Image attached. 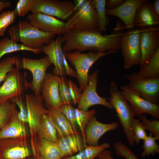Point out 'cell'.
Returning <instances> with one entry per match:
<instances>
[{
	"instance_id": "30bf717a",
	"label": "cell",
	"mask_w": 159,
	"mask_h": 159,
	"mask_svg": "<svg viewBox=\"0 0 159 159\" xmlns=\"http://www.w3.org/2000/svg\"><path fill=\"white\" fill-rule=\"evenodd\" d=\"M99 70L97 69L89 75L87 85L81 93L78 102L79 109L86 111L91 106L101 105L110 109H114L106 98L100 96L97 91Z\"/></svg>"
},
{
	"instance_id": "7bdbcfd3",
	"label": "cell",
	"mask_w": 159,
	"mask_h": 159,
	"mask_svg": "<svg viewBox=\"0 0 159 159\" xmlns=\"http://www.w3.org/2000/svg\"><path fill=\"white\" fill-rule=\"evenodd\" d=\"M69 92L72 102L74 104H78L80 97L81 91L76 85L70 80L68 81Z\"/></svg>"
},
{
	"instance_id": "7402d4cb",
	"label": "cell",
	"mask_w": 159,
	"mask_h": 159,
	"mask_svg": "<svg viewBox=\"0 0 159 159\" xmlns=\"http://www.w3.org/2000/svg\"><path fill=\"white\" fill-rule=\"evenodd\" d=\"M57 143L62 159L75 154L85 147L82 137L78 133L59 138Z\"/></svg>"
},
{
	"instance_id": "f5cc1de1",
	"label": "cell",
	"mask_w": 159,
	"mask_h": 159,
	"mask_svg": "<svg viewBox=\"0 0 159 159\" xmlns=\"http://www.w3.org/2000/svg\"><path fill=\"white\" fill-rule=\"evenodd\" d=\"M26 159H30V158H26Z\"/></svg>"
},
{
	"instance_id": "277c9868",
	"label": "cell",
	"mask_w": 159,
	"mask_h": 159,
	"mask_svg": "<svg viewBox=\"0 0 159 159\" xmlns=\"http://www.w3.org/2000/svg\"><path fill=\"white\" fill-rule=\"evenodd\" d=\"M66 56L75 69V76L79 85L80 89L83 91L86 87L88 80L89 70L92 65L101 57L117 51L110 50L107 52H89L82 53L77 51L66 52L63 49Z\"/></svg>"
},
{
	"instance_id": "f6af8a7d",
	"label": "cell",
	"mask_w": 159,
	"mask_h": 159,
	"mask_svg": "<svg viewBox=\"0 0 159 159\" xmlns=\"http://www.w3.org/2000/svg\"><path fill=\"white\" fill-rule=\"evenodd\" d=\"M85 0H76L75 1L74 3V6L70 11L67 15L66 19L71 16L73 13L75 12L85 2Z\"/></svg>"
},
{
	"instance_id": "44dd1931",
	"label": "cell",
	"mask_w": 159,
	"mask_h": 159,
	"mask_svg": "<svg viewBox=\"0 0 159 159\" xmlns=\"http://www.w3.org/2000/svg\"><path fill=\"white\" fill-rule=\"evenodd\" d=\"M159 24V15L155 12L153 3L146 0L138 8L134 19V26L146 27L155 26Z\"/></svg>"
},
{
	"instance_id": "8fae6325",
	"label": "cell",
	"mask_w": 159,
	"mask_h": 159,
	"mask_svg": "<svg viewBox=\"0 0 159 159\" xmlns=\"http://www.w3.org/2000/svg\"><path fill=\"white\" fill-rule=\"evenodd\" d=\"M27 137L0 139V159H26L31 155Z\"/></svg>"
},
{
	"instance_id": "f1b7e54d",
	"label": "cell",
	"mask_w": 159,
	"mask_h": 159,
	"mask_svg": "<svg viewBox=\"0 0 159 159\" xmlns=\"http://www.w3.org/2000/svg\"><path fill=\"white\" fill-rule=\"evenodd\" d=\"M137 72L145 78L159 77V49L145 64L140 67Z\"/></svg>"
},
{
	"instance_id": "4dcf8cb0",
	"label": "cell",
	"mask_w": 159,
	"mask_h": 159,
	"mask_svg": "<svg viewBox=\"0 0 159 159\" xmlns=\"http://www.w3.org/2000/svg\"><path fill=\"white\" fill-rule=\"evenodd\" d=\"M96 113V110L95 109L85 111L75 108L77 124L81 132L85 146L87 145L85 134L86 126L90 119Z\"/></svg>"
},
{
	"instance_id": "ba28073f",
	"label": "cell",
	"mask_w": 159,
	"mask_h": 159,
	"mask_svg": "<svg viewBox=\"0 0 159 159\" xmlns=\"http://www.w3.org/2000/svg\"><path fill=\"white\" fill-rule=\"evenodd\" d=\"M128 80L127 85L130 89L138 92L141 96L149 102L158 104L159 101V77L147 78L134 72L125 75Z\"/></svg>"
},
{
	"instance_id": "cb8c5ba5",
	"label": "cell",
	"mask_w": 159,
	"mask_h": 159,
	"mask_svg": "<svg viewBox=\"0 0 159 159\" xmlns=\"http://www.w3.org/2000/svg\"><path fill=\"white\" fill-rule=\"evenodd\" d=\"M47 109L57 130L58 138L78 133L74 130L69 121L58 109Z\"/></svg>"
},
{
	"instance_id": "603a6c76",
	"label": "cell",
	"mask_w": 159,
	"mask_h": 159,
	"mask_svg": "<svg viewBox=\"0 0 159 159\" xmlns=\"http://www.w3.org/2000/svg\"><path fill=\"white\" fill-rule=\"evenodd\" d=\"M18 111L16 109L12 113L7 124L0 130V139L28 136L26 124L19 119Z\"/></svg>"
},
{
	"instance_id": "f35d334b",
	"label": "cell",
	"mask_w": 159,
	"mask_h": 159,
	"mask_svg": "<svg viewBox=\"0 0 159 159\" xmlns=\"http://www.w3.org/2000/svg\"><path fill=\"white\" fill-rule=\"evenodd\" d=\"M114 147L116 153L118 156L125 159H139L134 153L120 141L115 142Z\"/></svg>"
},
{
	"instance_id": "d590c367",
	"label": "cell",
	"mask_w": 159,
	"mask_h": 159,
	"mask_svg": "<svg viewBox=\"0 0 159 159\" xmlns=\"http://www.w3.org/2000/svg\"><path fill=\"white\" fill-rule=\"evenodd\" d=\"M17 15L14 9L7 11L0 15V36H3L7 28L15 20Z\"/></svg>"
},
{
	"instance_id": "3957f363",
	"label": "cell",
	"mask_w": 159,
	"mask_h": 159,
	"mask_svg": "<svg viewBox=\"0 0 159 159\" xmlns=\"http://www.w3.org/2000/svg\"><path fill=\"white\" fill-rule=\"evenodd\" d=\"M109 92V102L115 110L129 144L132 146L134 142L132 126L136 112L123 97L114 81L110 82Z\"/></svg>"
},
{
	"instance_id": "d6986e66",
	"label": "cell",
	"mask_w": 159,
	"mask_h": 159,
	"mask_svg": "<svg viewBox=\"0 0 159 159\" xmlns=\"http://www.w3.org/2000/svg\"><path fill=\"white\" fill-rule=\"evenodd\" d=\"M145 0H126L115 8H106L107 15L116 16L124 24L125 27L130 29L134 26V19L136 11Z\"/></svg>"
},
{
	"instance_id": "74e56055",
	"label": "cell",
	"mask_w": 159,
	"mask_h": 159,
	"mask_svg": "<svg viewBox=\"0 0 159 159\" xmlns=\"http://www.w3.org/2000/svg\"><path fill=\"white\" fill-rule=\"evenodd\" d=\"M58 109L69 121L74 130L76 132H78V127L75 116V108L71 105L63 104Z\"/></svg>"
},
{
	"instance_id": "9c48e42d",
	"label": "cell",
	"mask_w": 159,
	"mask_h": 159,
	"mask_svg": "<svg viewBox=\"0 0 159 159\" xmlns=\"http://www.w3.org/2000/svg\"><path fill=\"white\" fill-rule=\"evenodd\" d=\"M21 69L29 71L32 73V80L28 82V88L32 91L34 95L41 96L42 86L46 75L47 70L52 63L47 56L39 59H34L28 57L20 58Z\"/></svg>"
},
{
	"instance_id": "8d00e7d4",
	"label": "cell",
	"mask_w": 159,
	"mask_h": 159,
	"mask_svg": "<svg viewBox=\"0 0 159 159\" xmlns=\"http://www.w3.org/2000/svg\"><path fill=\"white\" fill-rule=\"evenodd\" d=\"M132 127L134 142L138 145L140 140H144L147 136L146 130L142 125L139 119H134Z\"/></svg>"
},
{
	"instance_id": "484cf974",
	"label": "cell",
	"mask_w": 159,
	"mask_h": 159,
	"mask_svg": "<svg viewBox=\"0 0 159 159\" xmlns=\"http://www.w3.org/2000/svg\"><path fill=\"white\" fill-rule=\"evenodd\" d=\"M36 145L39 153L44 159H62L57 143L44 139H38Z\"/></svg>"
},
{
	"instance_id": "ac0fdd59",
	"label": "cell",
	"mask_w": 159,
	"mask_h": 159,
	"mask_svg": "<svg viewBox=\"0 0 159 159\" xmlns=\"http://www.w3.org/2000/svg\"><path fill=\"white\" fill-rule=\"evenodd\" d=\"M141 58L140 66L145 64L159 49V28L155 26L146 27L140 37Z\"/></svg>"
},
{
	"instance_id": "5b68a950",
	"label": "cell",
	"mask_w": 159,
	"mask_h": 159,
	"mask_svg": "<svg viewBox=\"0 0 159 159\" xmlns=\"http://www.w3.org/2000/svg\"><path fill=\"white\" fill-rule=\"evenodd\" d=\"M15 57L13 69L8 73L3 84L0 86V105L13 97L23 95L28 88L27 72L21 71L20 58Z\"/></svg>"
},
{
	"instance_id": "8992f818",
	"label": "cell",
	"mask_w": 159,
	"mask_h": 159,
	"mask_svg": "<svg viewBox=\"0 0 159 159\" xmlns=\"http://www.w3.org/2000/svg\"><path fill=\"white\" fill-rule=\"evenodd\" d=\"M146 27L129 30L124 33L122 37L120 49L124 69L128 70L134 66L140 65L141 58L140 35Z\"/></svg>"
},
{
	"instance_id": "ee69618b",
	"label": "cell",
	"mask_w": 159,
	"mask_h": 159,
	"mask_svg": "<svg viewBox=\"0 0 159 159\" xmlns=\"http://www.w3.org/2000/svg\"><path fill=\"white\" fill-rule=\"evenodd\" d=\"M125 0H108L106 1V7L108 9H113L120 5Z\"/></svg>"
},
{
	"instance_id": "f907efd6",
	"label": "cell",
	"mask_w": 159,
	"mask_h": 159,
	"mask_svg": "<svg viewBox=\"0 0 159 159\" xmlns=\"http://www.w3.org/2000/svg\"><path fill=\"white\" fill-rule=\"evenodd\" d=\"M153 5L155 12L159 15V0H154L153 3Z\"/></svg>"
},
{
	"instance_id": "2e32d148",
	"label": "cell",
	"mask_w": 159,
	"mask_h": 159,
	"mask_svg": "<svg viewBox=\"0 0 159 159\" xmlns=\"http://www.w3.org/2000/svg\"><path fill=\"white\" fill-rule=\"evenodd\" d=\"M27 111L28 123L32 138L36 132L42 116L48 113L41 96L31 94L25 95Z\"/></svg>"
},
{
	"instance_id": "e0dca14e",
	"label": "cell",
	"mask_w": 159,
	"mask_h": 159,
	"mask_svg": "<svg viewBox=\"0 0 159 159\" xmlns=\"http://www.w3.org/2000/svg\"><path fill=\"white\" fill-rule=\"evenodd\" d=\"M59 77L53 74L47 73L42 85L41 96L47 109H58L63 104L59 92Z\"/></svg>"
},
{
	"instance_id": "d4e9b609",
	"label": "cell",
	"mask_w": 159,
	"mask_h": 159,
	"mask_svg": "<svg viewBox=\"0 0 159 159\" xmlns=\"http://www.w3.org/2000/svg\"><path fill=\"white\" fill-rule=\"evenodd\" d=\"M36 134L38 139H44L57 143L58 137L57 131L48 113L42 116Z\"/></svg>"
},
{
	"instance_id": "b9f144b4",
	"label": "cell",
	"mask_w": 159,
	"mask_h": 159,
	"mask_svg": "<svg viewBox=\"0 0 159 159\" xmlns=\"http://www.w3.org/2000/svg\"><path fill=\"white\" fill-rule=\"evenodd\" d=\"M34 0H19L14 9L17 16H24L30 11Z\"/></svg>"
},
{
	"instance_id": "bcb514c9",
	"label": "cell",
	"mask_w": 159,
	"mask_h": 159,
	"mask_svg": "<svg viewBox=\"0 0 159 159\" xmlns=\"http://www.w3.org/2000/svg\"><path fill=\"white\" fill-rule=\"evenodd\" d=\"M64 63L66 74L69 76L75 77V72L69 66L66 60V56L64 58Z\"/></svg>"
},
{
	"instance_id": "9a60e30c",
	"label": "cell",
	"mask_w": 159,
	"mask_h": 159,
	"mask_svg": "<svg viewBox=\"0 0 159 159\" xmlns=\"http://www.w3.org/2000/svg\"><path fill=\"white\" fill-rule=\"evenodd\" d=\"M65 41V35L59 36L55 39H52L48 44L43 45L41 48L42 52L47 55L54 66L53 74L59 77L66 74L64 63L65 55L62 48Z\"/></svg>"
},
{
	"instance_id": "52a82bcc",
	"label": "cell",
	"mask_w": 159,
	"mask_h": 159,
	"mask_svg": "<svg viewBox=\"0 0 159 159\" xmlns=\"http://www.w3.org/2000/svg\"><path fill=\"white\" fill-rule=\"evenodd\" d=\"M92 1L91 0H85L82 5L71 16L66 22L68 31L77 30L100 32L97 13Z\"/></svg>"
},
{
	"instance_id": "7dc6e473",
	"label": "cell",
	"mask_w": 159,
	"mask_h": 159,
	"mask_svg": "<svg viewBox=\"0 0 159 159\" xmlns=\"http://www.w3.org/2000/svg\"><path fill=\"white\" fill-rule=\"evenodd\" d=\"M98 158L99 159H114L112 156L111 152L106 149L104 150Z\"/></svg>"
},
{
	"instance_id": "7a4b0ae2",
	"label": "cell",
	"mask_w": 159,
	"mask_h": 159,
	"mask_svg": "<svg viewBox=\"0 0 159 159\" xmlns=\"http://www.w3.org/2000/svg\"><path fill=\"white\" fill-rule=\"evenodd\" d=\"M10 38L14 41L21 44L31 49L41 48L48 44L54 37L55 34L44 32L32 25L27 20L19 21L9 29Z\"/></svg>"
},
{
	"instance_id": "83f0119b",
	"label": "cell",
	"mask_w": 159,
	"mask_h": 159,
	"mask_svg": "<svg viewBox=\"0 0 159 159\" xmlns=\"http://www.w3.org/2000/svg\"><path fill=\"white\" fill-rule=\"evenodd\" d=\"M110 147L108 143L95 146L87 145L76 154L63 159H95L97 158L104 150Z\"/></svg>"
},
{
	"instance_id": "1f68e13d",
	"label": "cell",
	"mask_w": 159,
	"mask_h": 159,
	"mask_svg": "<svg viewBox=\"0 0 159 159\" xmlns=\"http://www.w3.org/2000/svg\"><path fill=\"white\" fill-rule=\"evenodd\" d=\"M156 140H158L150 133L143 140V151L141 154L143 158L150 155L154 156L159 153V145L156 142Z\"/></svg>"
},
{
	"instance_id": "7c38bea8",
	"label": "cell",
	"mask_w": 159,
	"mask_h": 159,
	"mask_svg": "<svg viewBox=\"0 0 159 159\" xmlns=\"http://www.w3.org/2000/svg\"><path fill=\"white\" fill-rule=\"evenodd\" d=\"M74 6L70 0H34L30 12L40 13L60 20L66 19L67 15Z\"/></svg>"
},
{
	"instance_id": "4fadbf2b",
	"label": "cell",
	"mask_w": 159,
	"mask_h": 159,
	"mask_svg": "<svg viewBox=\"0 0 159 159\" xmlns=\"http://www.w3.org/2000/svg\"><path fill=\"white\" fill-rule=\"evenodd\" d=\"M121 91L123 97L139 116L148 114L156 119H159V105L150 103L142 98L138 92L129 88L127 85L122 86Z\"/></svg>"
},
{
	"instance_id": "4316f807",
	"label": "cell",
	"mask_w": 159,
	"mask_h": 159,
	"mask_svg": "<svg viewBox=\"0 0 159 159\" xmlns=\"http://www.w3.org/2000/svg\"><path fill=\"white\" fill-rule=\"evenodd\" d=\"M20 51H28L35 54L42 52L41 48L32 49L15 42L8 37H4L0 40V59L5 54Z\"/></svg>"
},
{
	"instance_id": "e575fe53",
	"label": "cell",
	"mask_w": 159,
	"mask_h": 159,
	"mask_svg": "<svg viewBox=\"0 0 159 159\" xmlns=\"http://www.w3.org/2000/svg\"><path fill=\"white\" fill-rule=\"evenodd\" d=\"M10 100L19 108L18 113L19 119L24 123L27 124V111L25 96L23 95H18L12 97Z\"/></svg>"
},
{
	"instance_id": "f546056e",
	"label": "cell",
	"mask_w": 159,
	"mask_h": 159,
	"mask_svg": "<svg viewBox=\"0 0 159 159\" xmlns=\"http://www.w3.org/2000/svg\"><path fill=\"white\" fill-rule=\"evenodd\" d=\"M106 0H92V4L97 13L98 29L100 33L106 31L109 19L107 17Z\"/></svg>"
},
{
	"instance_id": "db71d44e",
	"label": "cell",
	"mask_w": 159,
	"mask_h": 159,
	"mask_svg": "<svg viewBox=\"0 0 159 159\" xmlns=\"http://www.w3.org/2000/svg\"></svg>"
},
{
	"instance_id": "60d3db41",
	"label": "cell",
	"mask_w": 159,
	"mask_h": 159,
	"mask_svg": "<svg viewBox=\"0 0 159 159\" xmlns=\"http://www.w3.org/2000/svg\"><path fill=\"white\" fill-rule=\"evenodd\" d=\"M15 61V56L8 57L0 62V84L4 81L8 73L13 69Z\"/></svg>"
},
{
	"instance_id": "6da1fadb",
	"label": "cell",
	"mask_w": 159,
	"mask_h": 159,
	"mask_svg": "<svg viewBox=\"0 0 159 159\" xmlns=\"http://www.w3.org/2000/svg\"><path fill=\"white\" fill-rule=\"evenodd\" d=\"M124 33L114 32L106 35L100 32L68 31L65 35L63 49L66 52L75 50L82 53L86 51L98 52L120 49L121 37Z\"/></svg>"
},
{
	"instance_id": "816d5d0a",
	"label": "cell",
	"mask_w": 159,
	"mask_h": 159,
	"mask_svg": "<svg viewBox=\"0 0 159 159\" xmlns=\"http://www.w3.org/2000/svg\"><path fill=\"white\" fill-rule=\"evenodd\" d=\"M95 159H99L98 157L95 158Z\"/></svg>"
},
{
	"instance_id": "ffe728a7",
	"label": "cell",
	"mask_w": 159,
	"mask_h": 159,
	"mask_svg": "<svg viewBox=\"0 0 159 159\" xmlns=\"http://www.w3.org/2000/svg\"><path fill=\"white\" fill-rule=\"evenodd\" d=\"M119 125L117 122L105 124L98 121L94 116L90 119L86 127L85 134L87 145L95 146L99 145L100 138L106 132L117 128Z\"/></svg>"
},
{
	"instance_id": "d6a6232c",
	"label": "cell",
	"mask_w": 159,
	"mask_h": 159,
	"mask_svg": "<svg viewBox=\"0 0 159 159\" xmlns=\"http://www.w3.org/2000/svg\"><path fill=\"white\" fill-rule=\"evenodd\" d=\"M16 107L10 100L0 105V130L7 124Z\"/></svg>"
},
{
	"instance_id": "5bb4252c",
	"label": "cell",
	"mask_w": 159,
	"mask_h": 159,
	"mask_svg": "<svg viewBox=\"0 0 159 159\" xmlns=\"http://www.w3.org/2000/svg\"><path fill=\"white\" fill-rule=\"evenodd\" d=\"M27 19L32 25L44 32L64 36L68 32L66 22L42 13L30 14Z\"/></svg>"
},
{
	"instance_id": "ab89813d",
	"label": "cell",
	"mask_w": 159,
	"mask_h": 159,
	"mask_svg": "<svg viewBox=\"0 0 159 159\" xmlns=\"http://www.w3.org/2000/svg\"><path fill=\"white\" fill-rule=\"evenodd\" d=\"M59 86L60 95L63 104L71 105L72 102L70 95L68 81L65 76L59 77Z\"/></svg>"
},
{
	"instance_id": "836d02e7",
	"label": "cell",
	"mask_w": 159,
	"mask_h": 159,
	"mask_svg": "<svg viewBox=\"0 0 159 159\" xmlns=\"http://www.w3.org/2000/svg\"><path fill=\"white\" fill-rule=\"evenodd\" d=\"M142 125L145 130L159 140V121L156 119L151 120L148 119L147 115L144 114L139 116Z\"/></svg>"
},
{
	"instance_id": "c3c4849f",
	"label": "cell",
	"mask_w": 159,
	"mask_h": 159,
	"mask_svg": "<svg viewBox=\"0 0 159 159\" xmlns=\"http://www.w3.org/2000/svg\"><path fill=\"white\" fill-rule=\"evenodd\" d=\"M32 149L34 159H45L39 153L36 144L32 145Z\"/></svg>"
},
{
	"instance_id": "681fc988",
	"label": "cell",
	"mask_w": 159,
	"mask_h": 159,
	"mask_svg": "<svg viewBox=\"0 0 159 159\" xmlns=\"http://www.w3.org/2000/svg\"><path fill=\"white\" fill-rule=\"evenodd\" d=\"M11 5V3L9 1L0 0V14L4 9L10 7Z\"/></svg>"
}]
</instances>
